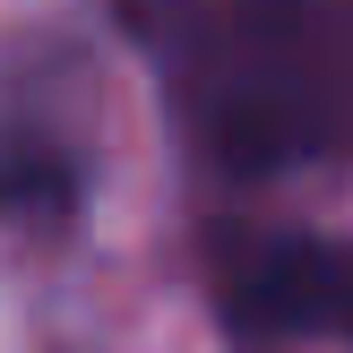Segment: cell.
Returning a JSON list of instances; mask_svg holds the SVG:
<instances>
[{"mask_svg":"<svg viewBox=\"0 0 353 353\" xmlns=\"http://www.w3.org/2000/svg\"><path fill=\"white\" fill-rule=\"evenodd\" d=\"M86 216V138L61 112L17 103L0 112V224L9 233H69Z\"/></svg>","mask_w":353,"mask_h":353,"instance_id":"3","label":"cell"},{"mask_svg":"<svg viewBox=\"0 0 353 353\" xmlns=\"http://www.w3.org/2000/svg\"><path fill=\"white\" fill-rule=\"evenodd\" d=\"M172 147L216 190L353 164V0H112Z\"/></svg>","mask_w":353,"mask_h":353,"instance_id":"1","label":"cell"},{"mask_svg":"<svg viewBox=\"0 0 353 353\" xmlns=\"http://www.w3.org/2000/svg\"><path fill=\"white\" fill-rule=\"evenodd\" d=\"M199 285L233 353H302L336 345V285H345V233L310 224H250L216 216L199 233Z\"/></svg>","mask_w":353,"mask_h":353,"instance_id":"2","label":"cell"}]
</instances>
